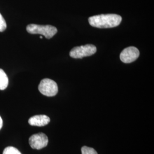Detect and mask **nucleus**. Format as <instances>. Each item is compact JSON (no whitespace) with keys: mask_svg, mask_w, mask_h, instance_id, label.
<instances>
[{"mask_svg":"<svg viewBox=\"0 0 154 154\" xmlns=\"http://www.w3.org/2000/svg\"><path fill=\"white\" fill-rule=\"evenodd\" d=\"M121 16L116 14H100L88 18L90 25L98 28H111L118 26L122 21Z\"/></svg>","mask_w":154,"mask_h":154,"instance_id":"f257e3e1","label":"nucleus"},{"mask_svg":"<svg viewBox=\"0 0 154 154\" xmlns=\"http://www.w3.org/2000/svg\"><path fill=\"white\" fill-rule=\"evenodd\" d=\"M26 30L32 34H41L47 39L52 38L57 33V29L51 25L30 24L27 26Z\"/></svg>","mask_w":154,"mask_h":154,"instance_id":"f03ea898","label":"nucleus"},{"mask_svg":"<svg viewBox=\"0 0 154 154\" xmlns=\"http://www.w3.org/2000/svg\"><path fill=\"white\" fill-rule=\"evenodd\" d=\"M97 51V48L93 45H86L77 46L72 49L69 54L73 58H82L94 54Z\"/></svg>","mask_w":154,"mask_h":154,"instance_id":"7ed1b4c3","label":"nucleus"},{"mask_svg":"<svg viewBox=\"0 0 154 154\" xmlns=\"http://www.w3.org/2000/svg\"><path fill=\"white\" fill-rule=\"evenodd\" d=\"M40 93L47 97H54L58 93L57 84L54 81L46 78L42 79L38 86Z\"/></svg>","mask_w":154,"mask_h":154,"instance_id":"20e7f679","label":"nucleus"},{"mask_svg":"<svg viewBox=\"0 0 154 154\" xmlns=\"http://www.w3.org/2000/svg\"><path fill=\"white\" fill-rule=\"evenodd\" d=\"M48 142V137L41 132L32 135L29 140L30 147L36 149H41L46 147Z\"/></svg>","mask_w":154,"mask_h":154,"instance_id":"39448f33","label":"nucleus"},{"mask_svg":"<svg viewBox=\"0 0 154 154\" xmlns=\"http://www.w3.org/2000/svg\"><path fill=\"white\" fill-rule=\"evenodd\" d=\"M139 56V50L133 46L127 48L122 51L120 58L123 63H129L137 60Z\"/></svg>","mask_w":154,"mask_h":154,"instance_id":"423d86ee","label":"nucleus"},{"mask_svg":"<svg viewBox=\"0 0 154 154\" xmlns=\"http://www.w3.org/2000/svg\"><path fill=\"white\" fill-rule=\"evenodd\" d=\"M50 118L45 115H38L31 117L28 122L29 125L33 126L43 127L49 123Z\"/></svg>","mask_w":154,"mask_h":154,"instance_id":"0eeeda50","label":"nucleus"},{"mask_svg":"<svg viewBox=\"0 0 154 154\" xmlns=\"http://www.w3.org/2000/svg\"><path fill=\"white\" fill-rule=\"evenodd\" d=\"M9 79L5 72L0 69V90H5L8 86Z\"/></svg>","mask_w":154,"mask_h":154,"instance_id":"6e6552de","label":"nucleus"},{"mask_svg":"<svg viewBox=\"0 0 154 154\" xmlns=\"http://www.w3.org/2000/svg\"><path fill=\"white\" fill-rule=\"evenodd\" d=\"M3 154H21L20 151L14 147H8L4 149Z\"/></svg>","mask_w":154,"mask_h":154,"instance_id":"1a4fd4ad","label":"nucleus"},{"mask_svg":"<svg viewBox=\"0 0 154 154\" xmlns=\"http://www.w3.org/2000/svg\"><path fill=\"white\" fill-rule=\"evenodd\" d=\"M81 151L82 154H98L94 149L87 146L82 147L81 149Z\"/></svg>","mask_w":154,"mask_h":154,"instance_id":"9d476101","label":"nucleus"},{"mask_svg":"<svg viewBox=\"0 0 154 154\" xmlns=\"http://www.w3.org/2000/svg\"><path fill=\"white\" fill-rule=\"evenodd\" d=\"M6 29V23L5 19L0 13V32H4Z\"/></svg>","mask_w":154,"mask_h":154,"instance_id":"9b49d317","label":"nucleus"},{"mask_svg":"<svg viewBox=\"0 0 154 154\" xmlns=\"http://www.w3.org/2000/svg\"><path fill=\"white\" fill-rule=\"evenodd\" d=\"M2 119L1 117L0 116V130L2 128Z\"/></svg>","mask_w":154,"mask_h":154,"instance_id":"f8f14e48","label":"nucleus"},{"mask_svg":"<svg viewBox=\"0 0 154 154\" xmlns=\"http://www.w3.org/2000/svg\"><path fill=\"white\" fill-rule=\"evenodd\" d=\"M40 38H42V36H40Z\"/></svg>","mask_w":154,"mask_h":154,"instance_id":"ddd939ff","label":"nucleus"}]
</instances>
